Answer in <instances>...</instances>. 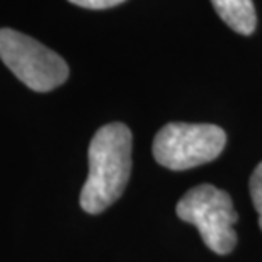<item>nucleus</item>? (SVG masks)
<instances>
[{
	"instance_id": "obj_1",
	"label": "nucleus",
	"mask_w": 262,
	"mask_h": 262,
	"mask_svg": "<svg viewBox=\"0 0 262 262\" xmlns=\"http://www.w3.org/2000/svg\"><path fill=\"white\" fill-rule=\"evenodd\" d=\"M133 136L126 124L109 123L89 145V176L80 192L83 211L99 214L118 201L131 172Z\"/></svg>"
},
{
	"instance_id": "obj_2",
	"label": "nucleus",
	"mask_w": 262,
	"mask_h": 262,
	"mask_svg": "<svg viewBox=\"0 0 262 262\" xmlns=\"http://www.w3.org/2000/svg\"><path fill=\"white\" fill-rule=\"evenodd\" d=\"M177 216L192 223L201 233L203 242L216 254L232 252L237 244L233 225L238 214L227 191L211 184L192 187L181 198L176 208Z\"/></svg>"
},
{
	"instance_id": "obj_3",
	"label": "nucleus",
	"mask_w": 262,
	"mask_h": 262,
	"mask_svg": "<svg viewBox=\"0 0 262 262\" xmlns=\"http://www.w3.org/2000/svg\"><path fill=\"white\" fill-rule=\"evenodd\" d=\"M0 60L24 85L36 92H50L60 87L70 68L53 50L14 29H0Z\"/></svg>"
},
{
	"instance_id": "obj_4",
	"label": "nucleus",
	"mask_w": 262,
	"mask_h": 262,
	"mask_svg": "<svg viewBox=\"0 0 262 262\" xmlns=\"http://www.w3.org/2000/svg\"><path fill=\"white\" fill-rule=\"evenodd\" d=\"M227 135L216 124L169 123L154 140V157L170 170H187L208 164L223 151Z\"/></svg>"
},
{
	"instance_id": "obj_5",
	"label": "nucleus",
	"mask_w": 262,
	"mask_h": 262,
	"mask_svg": "<svg viewBox=\"0 0 262 262\" xmlns=\"http://www.w3.org/2000/svg\"><path fill=\"white\" fill-rule=\"evenodd\" d=\"M218 15L228 28L240 34H252L257 26V14L252 0H211Z\"/></svg>"
},
{
	"instance_id": "obj_6",
	"label": "nucleus",
	"mask_w": 262,
	"mask_h": 262,
	"mask_svg": "<svg viewBox=\"0 0 262 262\" xmlns=\"http://www.w3.org/2000/svg\"><path fill=\"white\" fill-rule=\"evenodd\" d=\"M250 198H252L255 211L259 213V227L262 230V162L255 167L250 176Z\"/></svg>"
},
{
	"instance_id": "obj_7",
	"label": "nucleus",
	"mask_w": 262,
	"mask_h": 262,
	"mask_svg": "<svg viewBox=\"0 0 262 262\" xmlns=\"http://www.w3.org/2000/svg\"><path fill=\"white\" fill-rule=\"evenodd\" d=\"M68 2L78 5L83 9H109V7H116V5L123 4L124 0H68Z\"/></svg>"
}]
</instances>
